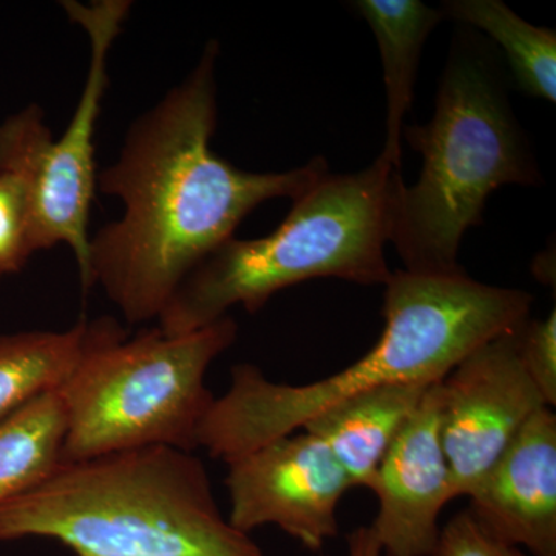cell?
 Masks as SVG:
<instances>
[{
    "instance_id": "13",
    "label": "cell",
    "mask_w": 556,
    "mask_h": 556,
    "mask_svg": "<svg viewBox=\"0 0 556 556\" xmlns=\"http://www.w3.org/2000/svg\"><path fill=\"white\" fill-rule=\"evenodd\" d=\"M353 7L371 27L382 56L387 138L380 156L401 169L404 118L415 97L422 49L445 17L441 9L419 0H357Z\"/></svg>"
},
{
    "instance_id": "20",
    "label": "cell",
    "mask_w": 556,
    "mask_h": 556,
    "mask_svg": "<svg viewBox=\"0 0 556 556\" xmlns=\"http://www.w3.org/2000/svg\"><path fill=\"white\" fill-rule=\"evenodd\" d=\"M346 556H382V548L371 526L358 527L346 536Z\"/></svg>"
},
{
    "instance_id": "16",
    "label": "cell",
    "mask_w": 556,
    "mask_h": 556,
    "mask_svg": "<svg viewBox=\"0 0 556 556\" xmlns=\"http://www.w3.org/2000/svg\"><path fill=\"white\" fill-rule=\"evenodd\" d=\"M441 11L445 20L485 33L503 49L510 80L522 94L555 104V30L529 24L501 0H450Z\"/></svg>"
},
{
    "instance_id": "4",
    "label": "cell",
    "mask_w": 556,
    "mask_h": 556,
    "mask_svg": "<svg viewBox=\"0 0 556 556\" xmlns=\"http://www.w3.org/2000/svg\"><path fill=\"white\" fill-rule=\"evenodd\" d=\"M25 536L76 556H263L223 517L199 457L166 445L61 464L0 506V541Z\"/></svg>"
},
{
    "instance_id": "17",
    "label": "cell",
    "mask_w": 556,
    "mask_h": 556,
    "mask_svg": "<svg viewBox=\"0 0 556 556\" xmlns=\"http://www.w3.org/2000/svg\"><path fill=\"white\" fill-rule=\"evenodd\" d=\"M35 252L27 190L14 175L0 172V276L24 268Z\"/></svg>"
},
{
    "instance_id": "6",
    "label": "cell",
    "mask_w": 556,
    "mask_h": 556,
    "mask_svg": "<svg viewBox=\"0 0 556 556\" xmlns=\"http://www.w3.org/2000/svg\"><path fill=\"white\" fill-rule=\"evenodd\" d=\"M237 334L226 316L188 334L155 328L129 339L109 317L60 390L68 417L62 464L153 445L199 448L215 399L206 372Z\"/></svg>"
},
{
    "instance_id": "1",
    "label": "cell",
    "mask_w": 556,
    "mask_h": 556,
    "mask_svg": "<svg viewBox=\"0 0 556 556\" xmlns=\"http://www.w3.org/2000/svg\"><path fill=\"white\" fill-rule=\"evenodd\" d=\"M218 42L188 78L139 116L118 160L97 179L123 215L90 237V288L101 285L130 324L159 318L179 283L241 222L273 199L295 200L329 167L241 170L211 149L217 127Z\"/></svg>"
},
{
    "instance_id": "14",
    "label": "cell",
    "mask_w": 556,
    "mask_h": 556,
    "mask_svg": "<svg viewBox=\"0 0 556 556\" xmlns=\"http://www.w3.org/2000/svg\"><path fill=\"white\" fill-rule=\"evenodd\" d=\"M108 320L83 318L67 331L0 336V419L39 394L61 390Z\"/></svg>"
},
{
    "instance_id": "8",
    "label": "cell",
    "mask_w": 556,
    "mask_h": 556,
    "mask_svg": "<svg viewBox=\"0 0 556 556\" xmlns=\"http://www.w3.org/2000/svg\"><path fill=\"white\" fill-rule=\"evenodd\" d=\"M517 329L471 351L439 380V433L455 497L470 495L527 420L547 407L519 361Z\"/></svg>"
},
{
    "instance_id": "5",
    "label": "cell",
    "mask_w": 556,
    "mask_h": 556,
    "mask_svg": "<svg viewBox=\"0 0 556 556\" xmlns=\"http://www.w3.org/2000/svg\"><path fill=\"white\" fill-rule=\"evenodd\" d=\"M401 169L378 156L354 174H325L292 200L287 218L262 239H229L179 283L159 317L169 336L188 334L228 316L254 314L277 292L316 278L386 285V244Z\"/></svg>"
},
{
    "instance_id": "7",
    "label": "cell",
    "mask_w": 556,
    "mask_h": 556,
    "mask_svg": "<svg viewBox=\"0 0 556 556\" xmlns=\"http://www.w3.org/2000/svg\"><path fill=\"white\" fill-rule=\"evenodd\" d=\"M70 20L90 40V64L78 105L60 138L51 137L39 105H28L0 124V172L14 175L31 212L36 251L67 244L78 263L80 283L90 288L89 217L94 188V134L108 89L109 51L129 16V0L62 2Z\"/></svg>"
},
{
    "instance_id": "19",
    "label": "cell",
    "mask_w": 556,
    "mask_h": 556,
    "mask_svg": "<svg viewBox=\"0 0 556 556\" xmlns=\"http://www.w3.org/2000/svg\"><path fill=\"white\" fill-rule=\"evenodd\" d=\"M431 556H532L490 535L468 510L441 527Z\"/></svg>"
},
{
    "instance_id": "11",
    "label": "cell",
    "mask_w": 556,
    "mask_h": 556,
    "mask_svg": "<svg viewBox=\"0 0 556 556\" xmlns=\"http://www.w3.org/2000/svg\"><path fill=\"white\" fill-rule=\"evenodd\" d=\"M467 497V510L496 540L532 556H556L554 409L527 420Z\"/></svg>"
},
{
    "instance_id": "12",
    "label": "cell",
    "mask_w": 556,
    "mask_h": 556,
    "mask_svg": "<svg viewBox=\"0 0 556 556\" xmlns=\"http://www.w3.org/2000/svg\"><path fill=\"white\" fill-rule=\"evenodd\" d=\"M431 386L407 383L365 391L325 409L303 430L327 445L351 485L371 490L383 457Z\"/></svg>"
},
{
    "instance_id": "18",
    "label": "cell",
    "mask_w": 556,
    "mask_h": 556,
    "mask_svg": "<svg viewBox=\"0 0 556 556\" xmlns=\"http://www.w3.org/2000/svg\"><path fill=\"white\" fill-rule=\"evenodd\" d=\"M519 361L543 394L547 407L556 405V311L535 320L527 318L517 329Z\"/></svg>"
},
{
    "instance_id": "15",
    "label": "cell",
    "mask_w": 556,
    "mask_h": 556,
    "mask_svg": "<svg viewBox=\"0 0 556 556\" xmlns=\"http://www.w3.org/2000/svg\"><path fill=\"white\" fill-rule=\"evenodd\" d=\"M68 417L60 390L0 419V506L43 484L64 460Z\"/></svg>"
},
{
    "instance_id": "2",
    "label": "cell",
    "mask_w": 556,
    "mask_h": 556,
    "mask_svg": "<svg viewBox=\"0 0 556 556\" xmlns=\"http://www.w3.org/2000/svg\"><path fill=\"white\" fill-rule=\"evenodd\" d=\"M380 339L338 375L287 386L254 365H236L229 390L215 397L199 431V447L226 464L295 433L332 405L388 386L437 383L489 340L530 318L533 298L468 277L394 270L386 285Z\"/></svg>"
},
{
    "instance_id": "10",
    "label": "cell",
    "mask_w": 556,
    "mask_h": 556,
    "mask_svg": "<svg viewBox=\"0 0 556 556\" xmlns=\"http://www.w3.org/2000/svg\"><path fill=\"white\" fill-rule=\"evenodd\" d=\"M438 383L428 388L383 457L371 489L379 501L371 529L382 556H431L441 533L439 517L456 500L439 433Z\"/></svg>"
},
{
    "instance_id": "9",
    "label": "cell",
    "mask_w": 556,
    "mask_h": 556,
    "mask_svg": "<svg viewBox=\"0 0 556 556\" xmlns=\"http://www.w3.org/2000/svg\"><path fill=\"white\" fill-rule=\"evenodd\" d=\"M228 467L233 529L249 535L277 526L314 552L338 535L339 504L353 485L327 445L308 431L278 438Z\"/></svg>"
},
{
    "instance_id": "3",
    "label": "cell",
    "mask_w": 556,
    "mask_h": 556,
    "mask_svg": "<svg viewBox=\"0 0 556 556\" xmlns=\"http://www.w3.org/2000/svg\"><path fill=\"white\" fill-rule=\"evenodd\" d=\"M457 31L433 118L402 134L424 160L416 185H399L391 217L390 243L408 273H463L460 243L481 225L486 199L501 186L541 182L496 51L479 33Z\"/></svg>"
}]
</instances>
